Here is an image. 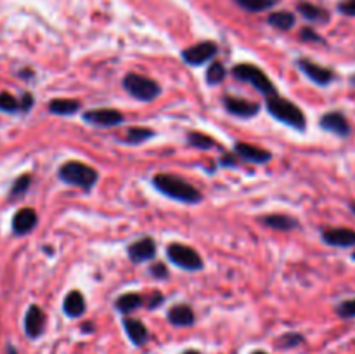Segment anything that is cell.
Listing matches in <instances>:
<instances>
[{
	"instance_id": "18",
	"label": "cell",
	"mask_w": 355,
	"mask_h": 354,
	"mask_svg": "<svg viewBox=\"0 0 355 354\" xmlns=\"http://www.w3.org/2000/svg\"><path fill=\"white\" fill-rule=\"evenodd\" d=\"M62 311H64L66 316H69V318H80V316L85 312V298H83L82 292H69L64 297V302H62Z\"/></svg>"
},
{
	"instance_id": "13",
	"label": "cell",
	"mask_w": 355,
	"mask_h": 354,
	"mask_svg": "<svg viewBox=\"0 0 355 354\" xmlns=\"http://www.w3.org/2000/svg\"><path fill=\"white\" fill-rule=\"evenodd\" d=\"M128 257L132 262H146V260L155 259L156 255V242L151 236L137 239V242L128 245Z\"/></svg>"
},
{
	"instance_id": "44",
	"label": "cell",
	"mask_w": 355,
	"mask_h": 354,
	"mask_svg": "<svg viewBox=\"0 0 355 354\" xmlns=\"http://www.w3.org/2000/svg\"><path fill=\"white\" fill-rule=\"evenodd\" d=\"M350 83H352V85H355V75L352 76V78H350Z\"/></svg>"
},
{
	"instance_id": "37",
	"label": "cell",
	"mask_w": 355,
	"mask_h": 354,
	"mask_svg": "<svg viewBox=\"0 0 355 354\" xmlns=\"http://www.w3.org/2000/svg\"><path fill=\"white\" fill-rule=\"evenodd\" d=\"M163 302V295L159 294V292H153L151 295H149V302H148V307L149 309H155L158 307L159 304Z\"/></svg>"
},
{
	"instance_id": "21",
	"label": "cell",
	"mask_w": 355,
	"mask_h": 354,
	"mask_svg": "<svg viewBox=\"0 0 355 354\" xmlns=\"http://www.w3.org/2000/svg\"><path fill=\"white\" fill-rule=\"evenodd\" d=\"M166 316L168 321L175 326H191L194 323V311L187 304L173 305Z\"/></svg>"
},
{
	"instance_id": "42",
	"label": "cell",
	"mask_w": 355,
	"mask_h": 354,
	"mask_svg": "<svg viewBox=\"0 0 355 354\" xmlns=\"http://www.w3.org/2000/svg\"><path fill=\"white\" fill-rule=\"evenodd\" d=\"M182 354H201V353H198V351H194V349H189V351H186V353H182Z\"/></svg>"
},
{
	"instance_id": "30",
	"label": "cell",
	"mask_w": 355,
	"mask_h": 354,
	"mask_svg": "<svg viewBox=\"0 0 355 354\" xmlns=\"http://www.w3.org/2000/svg\"><path fill=\"white\" fill-rule=\"evenodd\" d=\"M304 335L300 333H284L279 340H277V347L279 349H293V347L304 344Z\"/></svg>"
},
{
	"instance_id": "32",
	"label": "cell",
	"mask_w": 355,
	"mask_h": 354,
	"mask_svg": "<svg viewBox=\"0 0 355 354\" xmlns=\"http://www.w3.org/2000/svg\"><path fill=\"white\" fill-rule=\"evenodd\" d=\"M336 314L343 319H352L355 318V298H349L343 301L336 305Z\"/></svg>"
},
{
	"instance_id": "16",
	"label": "cell",
	"mask_w": 355,
	"mask_h": 354,
	"mask_svg": "<svg viewBox=\"0 0 355 354\" xmlns=\"http://www.w3.org/2000/svg\"><path fill=\"white\" fill-rule=\"evenodd\" d=\"M234 151L238 153L241 158H245L246 162L259 163V165L267 163L270 158H272V153H269L263 148H259V146L248 144V142H236Z\"/></svg>"
},
{
	"instance_id": "38",
	"label": "cell",
	"mask_w": 355,
	"mask_h": 354,
	"mask_svg": "<svg viewBox=\"0 0 355 354\" xmlns=\"http://www.w3.org/2000/svg\"><path fill=\"white\" fill-rule=\"evenodd\" d=\"M218 163H222V165H225V167H234L236 160H234V156H232V155H224Z\"/></svg>"
},
{
	"instance_id": "26",
	"label": "cell",
	"mask_w": 355,
	"mask_h": 354,
	"mask_svg": "<svg viewBox=\"0 0 355 354\" xmlns=\"http://www.w3.org/2000/svg\"><path fill=\"white\" fill-rule=\"evenodd\" d=\"M277 2L279 0H236V3L248 12H262L276 6Z\"/></svg>"
},
{
	"instance_id": "28",
	"label": "cell",
	"mask_w": 355,
	"mask_h": 354,
	"mask_svg": "<svg viewBox=\"0 0 355 354\" xmlns=\"http://www.w3.org/2000/svg\"><path fill=\"white\" fill-rule=\"evenodd\" d=\"M187 142H189L193 148L205 149V151L215 146L214 139L207 134H201V132H189V134H187Z\"/></svg>"
},
{
	"instance_id": "36",
	"label": "cell",
	"mask_w": 355,
	"mask_h": 354,
	"mask_svg": "<svg viewBox=\"0 0 355 354\" xmlns=\"http://www.w3.org/2000/svg\"><path fill=\"white\" fill-rule=\"evenodd\" d=\"M33 106V96L30 92H24L23 97L19 101V110L21 111H30Z\"/></svg>"
},
{
	"instance_id": "2",
	"label": "cell",
	"mask_w": 355,
	"mask_h": 354,
	"mask_svg": "<svg viewBox=\"0 0 355 354\" xmlns=\"http://www.w3.org/2000/svg\"><path fill=\"white\" fill-rule=\"evenodd\" d=\"M266 106L269 115H272L281 124L288 125V127L295 128V130H305L307 128V118H305L304 111L297 104L291 103L290 99H284V97L274 94V96L267 97Z\"/></svg>"
},
{
	"instance_id": "43",
	"label": "cell",
	"mask_w": 355,
	"mask_h": 354,
	"mask_svg": "<svg viewBox=\"0 0 355 354\" xmlns=\"http://www.w3.org/2000/svg\"><path fill=\"white\" fill-rule=\"evenodd\" d=\"M252 354H267V353H263V351H255V353H252Z\"/></svg>"
},
{
	"instance_id": "40",
	"label": "cell",
	"mask_w": 355,
	"mask_h": 354,
	"mask_svg": "<svg viewBox=\"0 0 355 354\" xmlns=\"http://www.w3.org/2000/svg\"><path fill=\"white\" fill-rule=\"evenodd\" d=\"M6 354H17V351L14 349V346H10V344H9V346H7V349H6Z\"/></svg>"
},
{
	"instance_id": "15",
	"label": "cell",
	"mask_w": 355,
	"mask_h": 354,
	"mask_svg": "<svg viewBox=\"0 0 355 354\" xmlns=\"http://www.w3.org/2000/svg\"><path fill=\"white\" fill-rule=\"evenodd\" d=\"M38 224L37 212L33 208H21L16 212L12 219V233L17 236L28 235L30 231H33Z\"/></svg>"
},
{
	"instance_id": "4",
	"label": "cell",
	"mask_w": 355,
	"mask_h": 354,
	"mask_svg": "<svg viewBox=\"0 0 355 354\" xmlns=\"http://www.w3.org/2000/svg\"><path fill=\"white\" fill-rule=\"evenodd\" d=\"M232 76L238 78L239 82L250 83V85L255 87L260 94H263V96L267 97L277 94L276 87H274V83L270 82L269 76L266 75V71L260 69L259 66L255 65H250V62H239V65H236L234 68H232Z\"/></svg>"
},
{
	"instance_id": "45",
	"label": "cell",
	"mask_w": 355,
	"mask_h": 354,
	"mask_svg": "<svg viewBox=\"0 0 355 354\" xmlns=\"http://www.w3.org/2000/svg\"><path fill=\"white\" fill-rule=\"evenodd\" d=\"M352 259H354V260H355V252H354V253H352Z\"/></svg>"
},
{
	"instance_id": "20",
	"label": "cell",
	"mask_w": 355,
	"mask_h": 354,
	"mask_svg": "<svg viewBox=\"0 0 355 354\" xmlns=\"http://www.w3.org/2000/svg\"><path fill=\"white\" fill-rule=\"evenodd\" d=\"M262 224L267 226V228L277 229V231H291V229L298 228V221L295 217H290V215L284 214H269L263 215Z\"/></svg>"
},
{
	"instance_id": "1",
	"label": "cell",
	"mask_w": 355,
	"mask_h": 354,
	"mask_svg": "<svg viewBox=\"0 0 355 354\" xmlns=\"http://www.w3.org/2000/svg\"><path fill=\"white\" fill-rule=\"evenodd\" d=\"M153 186L165 196L187 205L200 203L203 200V194L193 184L187 183L180 176H173V174H156L153 177Z\"/></svg>"
},
{
	"instance_id": "29",
	"label": "cell",
	"mask_w": 355,
	"mask_h": 354,
	"mask_svg": "<svg viewBox=\"0 0 355 354\" xmlns=\"http://www.w3.org/2000/svg\"><path fill=\"white\" fill-rule=\"evenodd\" d=\"M30 186H31V176H28V174L19 176L16 180H14L12 187H10V198H12V200H16V198L24 196V194H26V191L30 189Z\"/></svg>"
},
{
	"instance_id": "41",
	"label": "cell",
	"mask_w": 355,
	"mask_h": 354,
	"mask_svg": "<svg viewBox=\"0 0 355 354\" xmlns=\"http://www.w3.org/2000/svg\"><path fill=\"white\" fill-rule=\"evenodd\" d=\"M349 208H350V212H352V214L355 215V200L350 201V203H349Z\"/></svg>"
},
{
	"instance_id": "3",
	"label": "cell",
	"mask_w": 355,
	"mask_h": 354,
	"mask_svg": "<svg viewBox=\"0 0 355 354\" xmlns=\"http://www.w3.org/2000/svg\"><path fill=\"white\" fill-rule=\"evenodd\" d=\"M58 174L62 183L69 184V186H78L85 191L92 189L97 183V177H99V174L92 167L82 162H75V160L62 163Z\"/></svg>"
},
{
	"instance_id": "7",
	"label": "cell",
	"mask_w": 355,
	"mask_h": 354,
	"mask_svg": "<svg viewBox=\"0 0 355 354\" xmlns=\"http://www.w3.org/2000/svg\"><path fill=\"white\" fill-rule=\"evenodd\" d=\"M297 66L300 68V71L304 73L307 78H311L315 85H321V87H328L329 83L335 82L336 75L333 69L326 68V66L318 65V62L311 61V59H305L300 58L297 61Z\"/></svg>"
},
{
	"instance_id": "24",
	"label": "cell",
	"mask_w": 355,
	"mask_h": 354,
	"mask_svg": "<svg viewBox=\"0 0 355 354\" xmlns=\"http://www.w3.org/2000/svg\"><path fill=\"white\" fill-rule=\"evenodd\" d=\"M142 297L139 294H123L120 295V297L116 298V302H114V307H116V311H120L121 314H130L132 311H135V309H139L142 305Z\"/></svg>"
},
{
	"instance_id": "19",
	"label": "cell",
	"mask_w": 355,
	"mask_h": 354,
	"mask_svg": "<svg viewBox=\"0 0 355 354\" xmlns=\"http://www.w3.org/2000/svg\"><path fill=\"white\" fill-rule=\"evenodd\" d=\"M297 10L302 14L304 19L311 21V23H328L329 17H331L324 7H319L311 2H300L297 6Z\"/></svg>"
},
{
	"instance_id": "35",
	"label": "cell",
	"mask_w": 355,
	"mask_h": 354,
	"mask_svg": "<svg viewBox=\"0 0 355 354\" xmlns=\"http://www.w3.org/2000/svg\"><path fill=\"white\" fill-rule=\"evenodd\" d=\"M336 9H338V12L343 14V16L355 17V0H342Z\"/></svg>"
},
{
	"instance_id": "6",
	"label": "cell",
	"mask_w": 355,
	"mask_h": 354,
	"mask_svg": "<svg viewBox=\"0 0 355 354\" xmlns=\"http://www.w3.org/2000/svg\"><path fill=\"white\" fill-rule=\"evenodd\" d=\"M166 257L170 262L184 271H201L205 267L200 253L193 246L184 245V243H170L166 246Z\"/></svg>"
},
{
	"instance_id": "10",
	"label": "cell",
	"mask_w": 355,
	"mask_h": 354,
	"mask_svg": "<svg viewBox=\"0 0 355 354\" xmlns=\"http://www.w3.org/2000/svg\"><path fill=\"white\" fill-rule=\"evenodd\" d=\"M83 121L96 127H116L123 121V115L113 108H101V110L85 111L83 113Z\"/></svg>"
},
{
	"instance_id": "39",
	"label": "cell",
	"mask_w": 355,
	"mask_h": 354,
	"mask_svg": "<svg viewBox=\"0 0 355 354\" xmlns=\"http://www.w3.org/2000/svg\"><path fill=\"white\" fill-rule=\"evenodd\" d=\"M82 330H83V332H92L94 325H92V323H85V325L82 326Z\"/></svg>"
},
{
	"instance_id": "8",
	"label": "cell",
	"mask_w": 355,
	"mask_h": 354,
	"mask_svg": "<svg viewBox=\"0 0 355 354\" xmlns=\"http://www.w3.org/2000/svg\"><path fill=\"white\" fill-rule=\"evenodd\" d=\"M218 47L215 42H200V44L193 45V47H187L182 51V59L189 66H201L205 62H208L210 59H214L217 56Z\"/></svg>"
},
{
	"instance_id": "22",
	"label": "cell",
	"mask_w": 355,
	"mask_h": 354,
	"mask_svg": "<svg viewBox=\"0 0 355 354\" xmlns=\"http://www.w3.org/2000/svg\"><path fill=\"white\" fill-rule=\"evenodd\" d=\"M267 23H269L270 26L277 28V30L288 31L295 26V23H297V17H295L293 12H288V10H277V12L269 14V17H267Z\"/></svg>"
},
{
	"instance_id": "5",
	"label": "cell",
	"mask_w": 355,
	"mask_h": 354,
	"mask_svg": "<svg viewBox=\"0 0 355 354\" xmlns=\"http://www.w3.org/2000/svg\"><path fill=\"white\" fill-rule=\"evenodd\" d=\"M123 89L132 97H135L137 101H142V103L155 101L162 94V87H159L158 82H155V80L148 78L144 75H139V73H128V75H125Z\"/></svg>"
},
{
	"instance_id": "31",
	"label": "cell",
	"mask_w": 355,
	"mask_h": 354,
	"mask_svg": "<svg viewBox=\"0 0 355 354\" xmlns=\"http://www.w3.org/2000/svg\"><path fill=\"white\" fill-rule=\"evenodd\" d=\"M0 111L3 113H16L19 111V101L14 96H10L9 92L0 94Z\"/></svg>"
},
{
	"instance_id": "9",
	"label": "cell",
	"mask_w": 355,
	"mask_h": 354,
	"mask_svg": "<svg viewBox=\"0 0 355 354\" xmlns=\"http://www.w3.org/2000/svg\"><path fill=\"white\" fill-rule=\"evenodd\" d=\"M319 125H321L322 130L329 132V134H335L338 137H349L352 134V127H350L349 120L343 113L340 111H329V113H324L319 120Z\"/></svg>"
},
{
	"instance_id": "27",
	"label": "cell",
	"mask_w": 355,
	"mask_h": 354,
	"mask_svg": "<svg viewBox=\"0 0 355 354\" xmlns=\"http://www.w3.org/2000/svg\"><path fill=\"white\" fill-rule=\"evenodd\" d=\"M227 75V69L222 62H211L207 69V83L208 85H218L225 80Z\"/></svg>"
},
{
	"instance_id": "34",
	"label": "cell",
	"mask_w": 355,
	"mask_h": 354,
	"mask_svg": "<svg viewBox=\"0 0 355 354\" xmlns=\"http://www.w3.org/2000/svg\"><path fill=\"white\" fill-rule=\"evenodd\" d=\"M149 274L156 280H166L168 278V267L163 262H155L151 267H149Z\"/></svg>"
},
{
	"instance_id": "12",
	"label": "cell",
	"mask_w": 355,
	"mask_h": 354,
	"mask_svg": "<svg viewBox=\"0 0 355 354\" xmlns=\"http://www.w3.org/2000/svg\"><path fill=\"white\" fill-rule=\"evenodd\" d=\"M45 323H47V318H45L44 309L31 304L30 307H28L26 314H24V333H26L30 339H38V337H42V333H44Z\"/></svg>"
},
{
	"instance_id": "33",
	"label": "cell",
	"mask_w": 355,
	"mask_h": 354,
	"mask_svg": "<svg viewBox=\"0 0 355 354\" xmlns=\"http://www.w3.org/2000/svg\"><path fill=\"white\" fill-rule=\"evenodd\" d=\"M300 37H302V40H304V42H311V44H326L324 38H322L321 35L318 33V31L312 30V28H309V26L302 28Z\"/></svg>"
},
{
	"instance_id": "25",
	"label": "cell",
	"mask_w": 355,
	"mask_h": 354,
	"mask_svg": "<svg viewBox=\"0 0 355 354\" xmlns=\"http://www.w3.org/2000/svg\"><path fill=\"white\" fill-rule=\"evenodd\" d=\"M155 137V130L146 127H130L127 130V135L123 137V142L127 144H141V142L148 141V139Z\"/></svg>"
},
{
	"instance_id": "17",
	"label": "cell",
	"mask_w": 355,
	"mask_h": 354,
	"mask_svg": "<svg viewBox=\"0 0 355 354\" xmlns=\"http://www.w3.org/2000/svg\"><path fill=\"white\" fill-rule=\"evenodd\" d=\"M121 323H123L125 333H127V337L130 339L132 344H135V346H142V344L148 342L149 333H148V328L144 326V323L134 318H123V321Z\"/></svg>"
},
{
	"instance_id": "11",
	"label": "cell",
	"mask_w": 355,
	"mask_h": 354,
	"mask_svg": "<svg viewBox=\"0 0 355 354\" xmlns=\"http://www.w3.org/2000/svg\"><path fill=\"white\" fill-rule=\"evenodd\" d=\"M322 242L329 246L350 248L355 246V229L350 228H328L321 235Z\"/></svg>"
},
{
	"instance_id": "14",
	"label": "cell",
	"mask_w": 355,
	"mask_h": 354,
	"mask_svg": "<svg viewBox=\"0 0 355 354\" xmlns=\"http://www.w3.org/2000/svg\"><path fill=\"white\" fill-rule=\"evenodd\" d=\"M222 103H224L225 110H227L229 113L239 118H252L260 111V104L252 103V101L246 99H239V97L224 96Z\"/></svg>"
},
{
	"instance_id": "23",
	"label": "cell",
	"mask_w": 355,
	"mask_h": 354,
	"mask_svg": "<svg viewBox=\"0 0 355 354\" xmlns=\"http://www.w3.org/2000/svg\"><path fill=\"white\" fill-rule=\"evenodd\" d=\"M80 110V103L75 99H52L49 103V111L59 117H69Z\"/></svg>"
}]
</instances>
